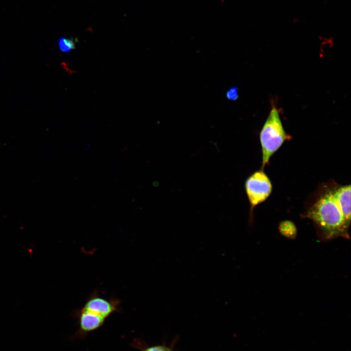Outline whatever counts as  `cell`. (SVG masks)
I'll return each instance as SVG.
<instances>
[{"instance_id":"cell-6","label":"cell","mask_w":351,"mask_h":351,"mask_svg":"<svg viewBox=\"0 0 351 351\" xmlns=\"http://www.w3.org/2000/svg\"><path fill=\"white\" fill-rule=\"evenodd\" d=\"M278 229L281 235L291 239L295 238L297 230L296 226L290 220H284L279 225Z\"/></svg>"},{"instance_id":"cell-2","label":"cell","mask_w":351,"mask_h":351,"mask_svg":"<svg viewBox=\"0 0 351 351\" xmlns=\"http://www.w3.org/2000/svg\"><path fill=\"white\" fill-rule=\"evenodd\" d=\"M288 137L276 107L273 106L259 136L262 153V169Z\"/></svg>"},{"instance_id":"cell-5","label":"cell","mask_w":351,"mask_h":351,"mask_svg":"<svg viewBox=\"0 0 351 351\" xmlns=\"http://www.w3.org/2000/svg\"><path fill=\"white\" fill-rule=\"evenodd\" d=\"M78 319L79 332L81 336L96 330L103 324L106 318L81 308L75 312Z\"/></svg>"},{"instance_id":"cell-7","label":"cell","mask_w":351,"mask_h":351,"mask_svg":"<svg viewBox=\"0 0 351 351\" xmlns=\"http://www.w3.org/2000/svg\"><path fill=\"white\" fill-rule=\"evenodd\" d=\"M77 41L74 39L61 38L58 40V47L63 52L67 53L74 50Z\"/></svg>"},{"instance_id":"cell-3","label":"cell","mask_w":351,"mask_h":351,"mask_svg":"<svg viewBox=\"0 0 351 351\" xmlns=\"http://www.w3.org/2000/svg\"><path fill=\"white\" fill-rule=\"evenodd\" d=\"M245 187L251 205V212L269 197L272 189L270 179L261 170L254 173L248 177Z\"/></svg>"},{"instance_id":"cell-4","label":"cell","mask_w":351,"mask_h":351,"mask_svg":"<svg viewBox=\"0 0 351 351\" xmlns=\"http://www.w3.org/2000/svg\"><path fill=\"white\" fill-rule=\"evenodd\" d=\"M120 300L116 297L106 299L101 296L98 292H94L87 298L81 309L106 319L112 313L120 311Z\"/></svg>"},{"instance_id":"cell-8","label":"cell","mask_w":351,"mask_h":351,"mask_svg":"<svg viewBox=\"0 0 351 351\" xmlns=\"http://www.w3.org/2000/svg\"><path fill=\"white\" fill-rule=\"evenodd\" d=\"M142 351H175L173 346H167L165 344L154 346L147 347L142 349Z\"/></svg>"},{"instance_id":"cell-1","label":"cell","mask_w":351,"mask_h":351,"mask_svg":"<svg viewBox=\"0 0 351 351\" xmlns=\"http://www.w3.org/2000/svg\"><path fill=\"white\" fill-rule=\"evenodd\" d=\"M335 183H324L318 187L309 199L303 217L313 222L319 239L328 241L342 237L349 239L351 222L343 214L336 199Z\"/></svg>"},{"instance_id":"cell-9","label":"cell","mask_w":351,"mask_h":351,"mask_svg":"<svg viewBox=\"0 0 351 351\" xmlns=\"http://www.w3.org/2000/svg\"><path fill=\"white\" fill-rule=\"evenodd\" d=\"M226 98L227 99L232 101L237 100L239 97L238 88L233 86L229 88L226 92Z\"/></svg>"}]
</instances>
